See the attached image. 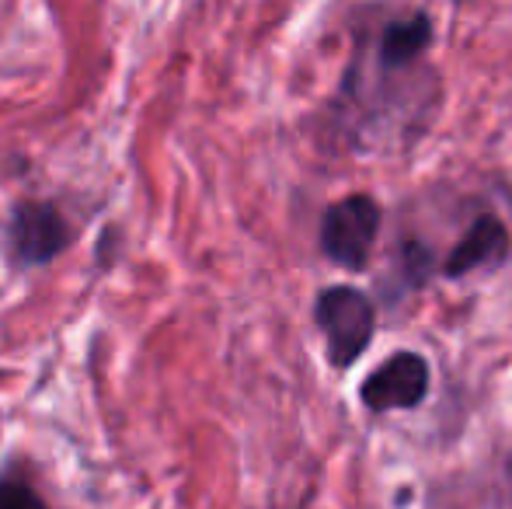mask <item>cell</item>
Listing matches in <instances>:
<instances>
[{"label":"cell","instance_id":"6da1fadb","mask_svg":"<svg viewBox=\"0 0 512 509\" xmlns=\"http://www.w3.org/2000/svg\"><path fill=\"white\" fill-rule=\"evenodd\" d=\"M317 328L324 332L328 342V360L331 367L345 370L366 353L373 339V328H377V311L373 304L352 286H331L317 297L314 304Z\"/></svg>","mask_w":512,"mask_h":509},{"label":"cell","instance_id":"7a4b0ae2","mask_svg":"<svg viewBox=\"0 0 512 509\" xmlns=\"http://www.w3.org/2000/svg\"><path fill=\"white\" fill-rule=\"evenodd\" d=\"M74 241L67 217L49 199H21L7 220V252L21 269H39L60 258Z\"/></svg>","mask_w":512,"mask_h":509},{"label":"cell","instance_id":"3957f363","mask_svg":"<svg viewBox=\"0 0 512 509\" xmlns=\"http://www.w3.org/2000/svg\"><path fill=\"white\" fill-rule=\"evenodd\" d=\"M380 231V203L373 196H349L328 206L321 220V252L342 269L359 272Z\"/></svg>","mask_w":512,"mask_h":509},{"label":"cell","instance_id":"277c9868","mask_svg":"<svg viewBox=\"0 0 512 509\" xmlns=\"http://www.w3.org/2000/svg\"><path fill=\"white\" fill-rule=\"evenodd\" d=\"M429 394V363L418 353H394L363 381V405L373 412L415 408Z\"/></svg>","mask_w":512,"mask_h":509},{"label":"cell","instance_id":"5b68a950","mask_svg":"<svg viewBox=\"0 0 512 509\" xmlns=\"http://www.w3.org/2000/svg\"><path fill=\"white\" fill-rule=\"evenodd\" d=\"M509 248V234L506 227L499 224V217H481L471 224V231L453 245L450 258H446V276L460 279L474 269H485V265H495Z\"/></svg>","mask_w":512,"mask_h":509},{"label":"cell","instance_id":"8992f818","mask_svg":"<svg viewBox=\"0 0 512 509\" xmlns=\"http://www.w3.org/2000/svg\"><path fill=\"white\" fill-rule=\"evenodd\" d=\"M429 42H432V25L425 14H415L408 21H394L384 32V42H380V60H384V67H405Z\"/></svg>","mask_w":512,"mask_h":509},{"label":"cell","instance_id":"52a82bcc","mask_svg":"<svg viewBox=\"0 0 512 509\" xmlns=\"http://www.w3.org/2000/svg\"><path fill=\"white\" fill-rule=\"evenodd\" d=\"M0 509H49L42 496L25 482V478L4 475L0 478Z\"/></svg>","mask_w":512,"mask_h":509}]
</instances>
